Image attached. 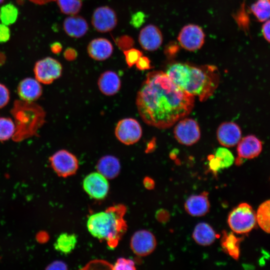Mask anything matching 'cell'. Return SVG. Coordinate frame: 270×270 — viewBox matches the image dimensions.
I'll return each mask as SVG.
<instances>
[{
  "instance_id": "obj_1",
  "label": "cell",
  "mask_w": 270,
  "mask_h": 270,
  "mask_svg": "<svg viewBox=\"0 0 270 270\" xmlns=\"http://www.w3.org/2000/svg\"><path fill=\"white\" fill-rule=\"evenodd\" d=\"M194 96L176 86L166 72H148L136 95V105L142 120L160 129L168 128L192 110Z\"/></svg>"
},
{
  "instance_id": "obj_2",
  "label": "cell",
  "mask_w": 270,
  "mask_h": 270,
  "mask_svg": "<svg viewBox=\"0 0 270 270\" xmlns=\"http://www.w3.org/2000/svg\"><path fill=\"white\" fill-rule=\"evenodd\" d=\"M166 73L178 88L200 102H204L214 92L220 77L217 68L212 65L194 66L185 62L169 64Z\"/></svg>"
},
{
  "instance_id": "obj_3",
  "label": "cell",
  "mask_w": 270,
  "mask_h": 270,
  "mask_svg": "<svg viewBox=\"0 0 270 270\" xmlns=\"http://www.w3.org/2000/svg\"><path fill=\"white\" fill-rule=\"evenodd\" d=\"M125 211L124 206L119 205L92 214L86 223L88 232L94 238L105 240L110 248H114L126 230Z\"/></svg>"
},
{
  "instance_id": "obj_4",
  "label": "cell",
  "mask_w": 270,
  "mask_h": 270,
  "mask_svg": "<svg viewBox=\"0 0 270 270\" xmlns=\"http://www.w3.org/2000/svg\"><path fill=\"white\" fill-rule=\"evenodd\" d=\"M11 112L16 125L12 138L16 142L36 136L45 122L44 110L34 102L16 100Z\"/></svg>"
},
{
  "instance_id": "obj_5",
  "label": "cell",
  "mask_w": 270,
  "mask_h": 270,
  "mask_svg": "<svg viewBox=\"0 0 270 270\" xmlns=\"http://www.w3.org/2000/svg\"><path fill=\"white\" fill-rule=\"evenodd\" d=\"M228 222L234 232L248 233L257 224L256 212L248 204L240 203L230 212Z\"/></svg>"
},
{
  "instance_id": "obj_6",
  "label": "cell",
  "mask_w": 270,
  "mask_h": 270,
  "mask_svg": "<svg viewBox=\"0 0 270 270\" xmlns=\"http://www.w3.org/2000/svg\"><path fill=\"white\" fill-rule=\"evenodd\" d=\"M176 140L180 144L190 146L197 142L200 138V130L197 122L190 118L179 120L174 128Z\"/></svg>"
},
{
  "instance_id": "obj_7",
  "label": "cell",
  "mask_w": 270,
  "mask_h": 270,
  "mask_svg": "<svg viewBox=\"0 0 270 270\" xmlns=\"http://www.w3.org/2000/svg\"><path fill=\"white\" fill-rule=\"evenodd\" d=\"M51 166L56 174L62 177L74 174L78 168V161L72 153L66 150L57 151L50 158Z\"/></svg>"
},
{
  "instance_id": "obj_8",
  "label": "cell",
  "mask_w": 270,
  "mask_h": 270,
  "mask_svg": "<svg viewBox=\"0 0 270 270\" xmlns=\"http://www.w3.org/2000/svg\"><path fill=\"white\" fill-rule=\"evenodd\" d=\"M61 64L56 60L47 57L38 61L34 66L35 78L40 83L49 84L62 74Z\"/></svg>"
},
{
  "instance_id": "obj_9",
  "label": "cell",
  "mask_w": 270,
  "mask_h": 270,
  "mask_svg": "<svg viewBox=\"0 0 270 270\" xmlns=\"http://www.w3.org/2000/svg\"><path fill=\"white\" fill-rule=\"evenodd\" d=\"M114 133L120 142L126 145H131L140 140L142 136V128L136 120L125 118L118 122Z\"/></svg>"
},
{
  "instance_id": "obj_10",
  "label": "cell",
  "mask_w": 270,
  "mask_h": 270,
  "mask_svg": "<svg viewBox=\"0 0 270 270\" xmlns=\"http://www.w3.org/2000/svg\"><path fill=\"white\" fill-rule=\"evenodd\" d=\"M204 34L199 26L190 24L182 28L178 40L180 46L185 50L194 52L201 48L204 42Z\"/></svg>"
},
{
  "instance_id": "obj_11",
  "label": "cell",
  "mask_w": 270,
  "mask_h": 270,
  "mask_svg": "<svg viewBox=\"0 0 270 270\" xmlns=\"http://www.w3.org/2000/svg\"><path fill=\"white\" fill-rule=\"evenodd\" d=\"M82 186L84 191L92 198H104L109 190L107 178L98 172H93L84 178Z\"/></svg>"
},
{
  "instance_id": "obj_12",
  "label": "cell",
  "mask_w": 270,
  "mask_h": 270,
  "mask_svg": "<svg viewBox=\"0 0 270 270\" xmlns=\"http://www.w3.org/2000/svg\"><path fill=\"white\" fill-rule=\"evenodd\" d=\"M130 248L132 252L139 256H146L155 250L156 240L154 236L147 230H140L132 236Z\"/></svg>"
},
{
  "instance_id": "obj_13",
  "label": "cell",
  "mask_w": 270,
  "mask_h": 270,
  "mask_svg": "<svg viewBox=\"0 0 270 270\" xmlns=\"http://www.w3.org/2000/svg\"><path fill=\"white\" fill-rule=\"evenodd\" d=\"M237 165L242 164L244 160L252 159L258 156L262 149V142L254 135H248L241 138L237 144Z\"/></svg>"
},
{
  "instance_id": "obj_14",
  "label": "cell",
  "mask_w": 270,
  "mask_h": 270,
  "mask_svg": "<svg viewBox=\"0 0 270 270\" xmlns=\"http://www.w3.org/2000/svg\"><path fill=\"white\" fill-rule=\"evenodd\" d=\"M117 16L115 12L108 6L96 8L93 12L92 24L98 32H106L113 30L116 26Z\"/></svg>"
},
{
  "instance_id": "obj_15",
  "label": "cell",
  "mask_w": 270,
  "mask_h": 270,
  "mask_svg": "<svg viewBox=\"0 0 270 270\" xmlns=\"http://www.w3.org/2000/svg\"><path fill=\"white\" fill-rule=\"evenodd\" d=\"M216 138L222 146L230 148L238 144L242 138V131L239 126L232 122L222 123L216 131Z\"/></svg>"
},
{
  "instance_id": "obj_16",
  "label": "cell",
  "mask_w": 270,
  "mask_h": 270,
  "mask_svg": "<svg viewBox=\"0 0 270 270\" xmlns=\"http://www.w3.org/2000/svg\"><path fill=\"white\" fill-rule=\"evenodd\" d=\"M138 42L144 50L154 51L158 49L161 46L162 42V36L157 26L149 24L140 30Z\"/></svg>"
},
{
  "instance_id": "obj_17",
  "label": "cell",
  "mask_w": 270,
  "mask_h": 270,
  "mask_svg": "<svg viewBox=\"0 0 270 270\" xmlns=\"http://www.w3.org/2000/svg\"><path fill=\"white\" fill-rule=\"evenodd\" d=\"M210 203L208 193L204 192L198 194L190 196L186 201L184 209L190 215L201 216L206 214L210 210Z\"/></svg>"
},
{
  "instance_id": "obj_18",
  "label": "cell",
  "mask_w": 270,
  "mask_h": 270,
  "mask_svg": "<svg viewBox=\"0 0 270 270\" xmlns=\"http://www.w3.org/2000/svg\"><path fill=\"white\" fill-rule=\"evenodd\" d=\"M17 92L21 100L34 102L42 96V88L36 78H27L20 82Z\"/></svg>"
},
{
  "instance_id": "obj_19",
  "label": "cell",
  "mask_w": 270,
  "mask_h": 270,
  "mask_svg": "<svg viewBox=\"0 0 270 270\" xmlns=\"http://www.w3.org/2000/svg\"><path fill=\"white\" fill-rule=\"evenodd\" d=\"M113 46L110 41L104 38L92 40L88 46V52L92 58L98 61L109 58L112 54Z\"/></svg>"
},
{
  "instance_id": "obj_20",
  "label": "cell",
  "mask_w": 270,
  "mask_h": 270,
  "mask_svg": "<svg viewBox=\"0 0 270 270\" xmlns=\"http://www.w3.org/2000/svg\"><path fill=\"white\" fill-rule=\"evenodd\" d=\"M100 90L104 95L113 96L120 90L121 87L120 80L115 72L107 70L102 74L98 81Z\"/></svg>"
},
{
  "instance_id": "obj_21",
  "label": "cell",
  "mask_w": 270,
  "mask_h": 270,
  "mask_svg": "<svg viewBox=\"0 0 270 270\" xmlns=\"http://www.w3.org/2000/svg\"><path fill=\"white\" fill-rule=\"evenodd\" d=\"M64 29L70 37L80 38L83 36L88 30V24L84 18L79 16H71L64 22Z\"/></svg>"
},
{
  "instance_id": "obj_22",
  "label": "cell",
  "mask_w": 270,
  "mask_h": 270,
  "mask_svg": "<svg viewBox=\"0 0 270 270\" xmlns=\"http://www.w3.org/2000/svg\"><path fill=\"white\" fill-rule=\"evenodd\" d=\"M98 172L103 175L107 179L116 178L120 170L119 160L116 157L106 155L101 158L96 165Z\"/></svg>"
},
{
  "instance_id": "obj_23",
  "label": "cell",
  "mask_w": 270,
  "mask_h": 270,
  "mask_svg": "<svg viewBox=\"0 0 270 270\" xmlns=\"http://www.w3.org/2000/svg\"><path fill=\"white\" fill-rule=\"evenodd\" d=\"M216 234L213 228L206 222L198 224L192 232V236L194 241L198 244L202 246H208L212 244L217 238Z\"/></svg>"
},
{
  "instance_id": "obj_24",
  "label": "cell",
  "mask_w": 270,
  "mask_h": 270,
  "mask_svg": "<svg viewBox=\"0 0 270 270\" xmlns=\"http://www.w3.org/2000/svg\"><path fill=\"white\" fill-rule=\"evenodd\" d=\"M240 238L233 233L223 232L221 239L222 247L226 252L235 260H238L240 256Z\"/></svg>"
},
{
  "instance_id": "obj_25",
  "label": "cell",
  "mask_w": 270,
  "mask_h": 270,
  "mask_svg": "<svg viewBox=\"0 0 270 270\" xmlns=\"http://www.w3.org/2000/svg\"><path fill=\"white\" fill-rule=\"evenodd\" d=\"M77 237L75 234L64 232L61 234L54 244L56 250L64 254L70 253L75 248Z\"/></svg>"
},
{
  "instance_id": "obj_26",
  "label": "cell",
  "mask_w": 270,
  "mask_h": 270,
  "mask_svg": "<svg viewBox=\"0 0 270 270\" xmlns=\"http://www.w3.org/2000/svg\"><path fill=\"white\" fill-rule=\"evenodd\" d=\"M256 215L257 224L264 232L270 234V200L260 204Z\"/></svg>"
},
{
  "instance_id": "obj_27",
  "label": "cell",
  "mask_w": 270,
  "mask_h": 270,
  "mask_svg": "<svg viewBox=\"0 0 270 270\" xmlns=\"http://www.w3.org/2000/svg\"><path fill=\"white\" fill-rule=\"evenodd\" d=\"M250 10L258 22H264L270 18V0H257Z\"/></svg>"
},
{
  "instance_id": "obj_28",
  "label": "cell",
  "mask_w": 270,
  "mask_h": 270,
  "mask_svg": "<svg viewBox=\"0 0 270 270\" xmlns=\"http://www.w3.org/2000/svg\"><path fill=\"white\" fill-rule=\"evenodd\" d=\"M16 132L14 120L6 116H0V142L12 138Z\"/></svg>"
},
{
  "instance_id": "obj_29",
  "label": "cell",
  "mask_w": 270,
  "mask_h": 270,
  "mask_svg": "<svg viewBox=\"0 0 270 270\" xmlns=\"http://www.w3.org/2000/svg\"><path fill=\"white\" fill-rule=\"evenodd\" d=\"M18 14V10L13 4H8L0 8V20L5 25L9 26L14 23Z\"/></svg>"
},
{
  "instance_id": "obj_30",
  "label": "cell",
  "mask_w": 270,
  "mask_h": 270,
  "mask_svg": "<svg viewBox=\"0 0 270 270\" xmlns=\"http://www.w3.org/2000/svg\"><path fill=\"white\" fill-rule=\"evenodd\" d=\"M58 5L64 14L76 15L80 10L82 6V0H56Z\"/></svg>"
},
{
  "instance_id": "obj_31",
  "label": "cell",
  "mask_w": 270,
  "mask_h": 270,
  "mask_svg": "<svg viewBox=\"0 0 270 270\" xmlns=\"http://www.w3.org/2000/svg\"><path fill=\"white\" fill-rule=\"evenodd\" d=\"M214 156L218 160L222 170L229 168L234 161V155L226 148H218L215 151Z\"/></svg>"
},
{
  "instance_id": "obj_32",
  "label": "cell",
  "mask_w": 270,
  "mask_h": 270,
  "mask_svg": "<svg viewBox=\"0 0 270 270\" xmlns=\"http://www.w3.org/2000/svg\"><path fill=\"white\" fill-rule=\"evenodd\" d=\"M124 54L126 63L130 68L135 64L140 58L142 56V52L140 50L134 48L124 50Z\"/></svg>"
},
{
  "instance_id": "obj_33",
  "label": "cell",
  "mask_w": 270,
  "mask_h": 270,
  "mask_svg": "<svg viewBox=\"0 0 270 270\" xmlns=\"http://www.w3.org/2000/svg\"><path fill=\"white\" fill-rule=\"evenodd\" d=\"M112 269L132 270H135L136 267L134 263L132 260L125 258H120L112 266Z\"/></svg>"
},
{
  "instance_id": "obj_34",
  "label": "cell",
  "mask_w": 270,
  "mask_h": 270,
  "mask_svg": "<svg viewBox=\"0 0 270 270\" xmlns=\"http://www.w3.org/2000/svg\"><path fill=\"white\" fill-rule=\"evenodd\" d=\"M10 93L8 88L0 83V108L5 106L9 102Z\"/></svg>"
},
{
  "instance_id": "obj_35",
  "label": "cell",
  "mask_w": 270,
  "mask_h": 270,
  "mask_svg": "<svg viewBox=\"0 0 270 270\" xmlns=\"http://www.w3.org/2000/svg\"><path fill=\"white\" fill-rule=\"evenodd\" d=\"M145 14L142 12H136L132 14L130 18V24L136 28L140 27L145 21Z\"/></svg>"
},
{
  "instance_id": "obj_36",
  "label": "cell",
  "mask_w": 270,
  "mask_h": 270,
  "mask_svg": "<svg viewBox=\"0 0 270 270\" xmlns=\"http://www.w3.org/2000/svg\"><path fill=\"white\" fill-rule=\"evenodd\" d=\"M136 68L140 70H144L151 69L152 67L148 58L146 56H141L136 64Z\"/></svg>"
},
{
  "instance_id": "obj_37",
  "label": "cell",
  "mask_w": 270,
  "mask_h": 270,
  "mask_svg": "<svg viewBox=\"0 0 270 270\" xmlns=\"http://www.w3.org/2000/svg\"><path fill=\"white\" fill-rule=\"evenodd\" d=\"M117 42L118 46L123 50L130 48L134 43L132 38L126 36L120 38Z\"/></svg>"
},
{
  "instance_id": "obj_38",
  "label": "cell",
  "mask_w": 270,
  "mask_h": 270,
  "mask_svg": "<svg viewBox=\"0 0 270 270\" xmlns=\"http://www.w3.org/2000/svg\"><path fill=\"white\" fill-rule=\"evenodd\" d=\"M208 160L209 168L212 172L216 173L222 170L218 160L214 155H210L208 156Z\"/></svg>"
},
{
  "instance_id": "obj_39",
  "label": "cell",
  "mask_w": 270,
  "mask_h": 270,
  "mask_svg": "<svg viewBox=\"0 0 270 270\" xmlns=\"http://www.w3.org/2000/svg\"><path fill=\"white\" fill-rule=\"evenodd\" d=\"M10 30L8 26L0 24V43L8 41L10 38Z\"/></svg>"
},
{
  "instance_id": "obj_40",
  "label": "cell",
  "mask_w": 270,
  "mask_h": 270,
  "mask_svg": "<svg viewBox=\"0 0 270 270\" xmlns=\"http://www.w3.org/2000/svg\"><path fill=\"white\" fill-rule=\"evenodd\" d=\"M156 218L160 222L164 224L168 221L170 216L167 210L160 209L156 211Z\"/></svg>"
},
{
  "instance_id": "obj_41",
  "label": "cell",
  "mask_w": 270,
  "mask_h": 270,
  "mask_svg": "<svg viewBox=\"0 0 270 270\" xmlns=\"http://www.w3.org/2000/svg\"><path fill=\"white\" fill-rule=\"evenodd\" d=\"M64 56L66 60L72 61L76 58L78 52L75 49L72 48H68L64 52Z\"/></svg>"
},
{
  "instance_id": "obj_42",
  "label": "cell",
  "mask_w": 270,
  "mask_h": 270,
  "mask_svg": "<svg viewBox=\"0 0 270 270\" xmlns=\"http://www.w3.org/2000/svg\"><path fill=\"white\" fill-rule=\"evenodd\" d=\"M262 32L264 38L270 42V18L264 22L262 26Z\"/></svg>"
},
{
  "instance_id": "obj_43",
  "label": "cell",
  "mask_w": 270,
  "mask_h": 270,
  "mask_svg": "<svg viewBox=\"0 0 270 270\" xmlns=\"http://www.w3.org/2000/svg\"><path fill=\"white\" fill-rule=\"evenodd\" d=\"M48 269L66 270L67 265L63 262L56 261L50 264L48 267Z\"/></svg>"
},
{
  "instance_id": "obj_44",
  "label": "cell",
  "mask_w": 270,
  "mask_h": 270,
  "mask_svg": "<svg viewBox=\"0 0 270 270\" xmlns=\"http://www.w3.org/2000/svg\"><path fill=\"white\" fill-rule=\"evenodd\" d=\"M143 182L144 187L149 190L153 189L155 186L154 180L148 176L144 178Z\"/></svg>"
},
{
  "instance_id": "obj_45",
  "label": "cell",
  "mask_w": 270,
  "mask_h": 270,
  "mask_svg": "<svg viewBox=\"0 0 270 270\" xmlns=\"http://www.w3.org/2000/svg\"><path fill=\"white\" fill-rule=\"evenodd\" d=\"M62 48V44L59 42H55L52 44L50 46L52 52L55 54H58L61 52Z\"/></svg>"
},
{
  "instance_id": "obj_46",
  "label": "cell",
  "mask_w": 270,
  "mask_h": 270,
  "mask_svg": "<svg viewBox=\"0 0 270 270\" xmlns=\"http://www.w3.org/2000/svg\"><path fill=\"white\" fill-rule=\"evenodd\" d=\"M30 2L34 3L37 4H44L46 3L50 2L52 1H55L56 0H28Z\"/></svg>"
},
{
  "instance_id": "obj_47",
  "label": "cell",
  "mask_w": 270,
  "mask_h": 270,
  "mask_svg": "<svg viewBox=\"0 0 270 270\" xmlns=\"http://www.w3.org/2000/svg\"><path fill=\"white\" fill-rule=\"evenodd\" d=\"M4 0H0V4L2 3Z\"/></svg>"
}]
</instances>
